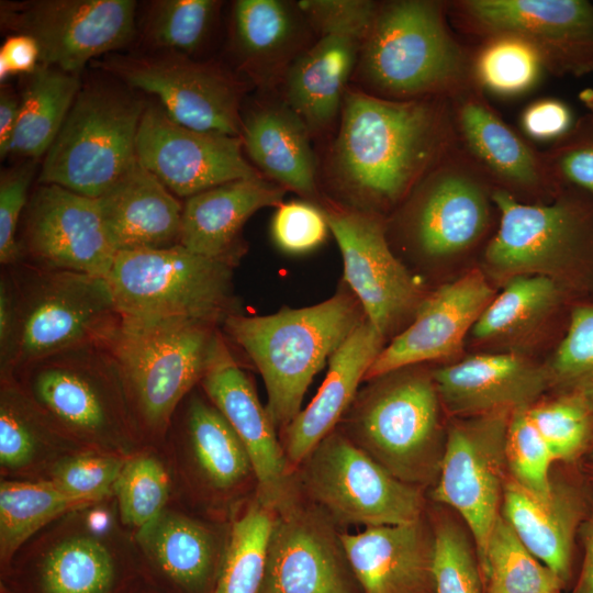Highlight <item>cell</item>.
I'll return each mask as SVG.
<instances>
[{"label": "cell", "mask_w": 593, "mask_h": 593, "mask_svg": "<svg viewBox=\"0 0 593 593\" xmlns=\"http://www.w3.org/2000/svg\"><path fill=\"white\" fill-rule=\"evenodd\" d=\"M13 378L63 433L115 443L130 432L134 417L119 368L104 344L53 354Z\"/></svg>", "instance_id": "10"}, {"label": "cell", "mask_w": 593, "mask_h": 593, "mask_svg": "<svg viewBox=\"0 0 593 593\" xmlns=\"http://www.w3.org/2000/svg\"><path fill=\"white\" fill-rule=\"evenodd\" d=\"M562 591L545 592V593H561Z\"/></svg>", "instance_id": "60"}, {"label": "cell", "mask_w": 593, "mask_h": 593, "mask_svg": "<svg viewBox=\"0 0 593 593\" xmlns=\"http://www.w3.org/2000/svg\"><path fill=\"white\" fill-rule=\"evenodd\" d=\"M450 100L345 92L331 154L340 204L380 216L406 198L456 145Z\"/></svg>", "instance_id": "1"}, {"label": "cell", "mask_w": 593, "mask_h": 593, "mask_svg": "<svg viewBox=\"0 0 593 593\" xmlns=\"http://www.w3.org/2000/svg\"><path fill=\"white\" fill-rule=\"evenodd\" d=\"M135 9L133 0L1 1L0 21L36 41L42 65L78 75L92 58L131 42Z\"/></svg>", "instance_id": "14"}, {"label": "cell", "mask_w": 593, "mask_h": 593, "mask_svg": "<svg viewBox=\"0 0 593 593\" xmlns=\"http://www.w3.org/2000/svg\"><path fill=\"white\" fill-rule=\"evenodd\" d=\"M310 130L286 103L261 105L242 121L249 158L267 179L306 199H316V157Z\"/></svg>", "instance_id": "30"}, {"label": "cell", "mask_w": 593, "mask_h": 593, "mask_svg": "<svg viewBox=\"0 0 593 593\" xmlns=\"http://www.w3.org/2000/svg\"><path fill=\"white\" fill-rule=\"evenodd\" d=\"M593 486L579 465L556 463L550 493L539 499L508 478L502 516L523 544L568 586L574 577V549L589 512Z\"/></svg>", "instance_id": "21"}, {"label": "cell", "mask_w": 593, "mask_h": 593, "mask_svg": "<svg viewBox=\"0 0 593 593\" xmlns=\"http://www.w3.org/2000/svg\"><path fill=\"white\" fill-rule=\"evenodd\" d=\"M331 530L294 504L277 513L259 593H350Z\"/></svg>", "instance_id": "25"}, {"label": "cell", "mask_w": 593, "mask_h": 593, "mask_svg": "<svg viewBox=\"0 0 593 593\" xmlns=\"http://www.w3.org/2000/svg\"><path fill=\"white\" fill-rule=\"evenodd\" d=\"M479 563L484 593H545L567 588L523 544L502 514L494 524Z\"/></svg>", "instance_id": "36"}, {"label": "cell", "mask_w": 593, "mask_h": 593, "mask_svg": "<svg viewBox=\"0 0 593 593\" xmlns=\"http://www.w3.org/2000/svg\"><path fill=\"white\" fill-rule=\"evenodd\" d=\"M555 393H570L593 404V303L571 309L567 332L546 367Z\"/></svg>", "instance_id": "44"}, {"label": "cell", "mask_w": 593, "mask_h": 593, "mask_svg": "<svg viewBox=\"0 0 593 593\" xmlns=\"http://www.w3.org/2000/svg\"><path fill=\"white\" fill-rule=\"evenodd\" d=\"M113 579L109 550L91 537L65 539L48 552L42 567L44 593H108Z\"/></svg>", "instance_id": "39"}, {"label": "cell", "mask_w": 593, "mask_h": 593, "mask_svg": "<svg viewBox=\"0 0 593 593\" xmlns=\"http://www.w3.org/2000/svg\"><path fill=\"white\" fill-rule=\"evenodd\" d=\"M492 299L493 290L479 270L440 286L423 299L412 322L383 347L365 380L456 355Z\"/></svg>", "instance_id": "23"}, {"label": "cell", "mask_w": 593, "mask_h": 593, "mask_svg": "<svg viewBox=\"0 0 593 593\" xmlns=\"http://www.w3.org/2000/svg\"><path fill=\"white\" fill-rule=\"evenodd\" d=\"M92 501L70 495L52 481H3L0 484V558L8 562L34 533L61 514Z\"/></svg>", "instance_id": "35"}, {"label": "cell", "mask_w": 593, "mask_h": 593, "mask_svg": "<svg viewBox=\"0 0 593 593\" xmlns=\"http://www.w3.org/2000/svg\"><path fill=\"white\" fill-rule=\"evenodd\" d=\"M286 189L264 176L199 192L182 205L178 245L235 267L246 251L243 227L257 211L279 206Z\"/></svg>", "instance_id": "27"}, {"label": "cell", "mask_w": 593, "mask_h": 593, "mask_svg": "<svg viewBox=\"0 0 593 593\" xmlns=\"http://www.w3.org/2000/svg\"><path fill=\"white\" fill-rule=\"evenodd\" d=\"M572 112L561 100L545 98L528 104L522 113V130L528 137L540 141H558L573 125Z\"/></svg>", "instance_id": "53"}, {"label": "cell", "mask_w": 593, "mask_h": 593, "mask_svg": "<svg viewBox=\"0 0 593 593\" xmlns=\"http://www.w3.org/2000/svg\"><path fill=\"white\" fill-rule=\"evenodd\" d=\"M33 175L31 164L1 172L0 178V262L13 267L22 261L18 238L21 215L29 203L27 192Z\"/></svg>", "instance_id": "52"}, {"label": "cell", "mask_w": 593, "mask_h": 593, "mask_svg": "<svg viewBox=\"0 0 593 593\" xmlns=\"http://www.w3.org/2000/svg\"><path fill=\"white\" fill-rule=\"evenodd\" d=\"M124 462L113 456H77L57 465L49 481L70 495L96 503L113 492Z\"/></svg>", "instance_id": "50"}, {"label": "cell", "mask_w": 593, "mask_h": 593, "mask_svg": "<svg viewBox=\"0 0 593 593\" xmlns=\"http://www.w3.org/2000/svg\"><path fill=\"white\" fill-rule=\"evenodd\" d=\"M305 460L310 493L340 522L372 527L423 517L422 488L399 480L339 433L332 432Z\"/></svg>", "instance_id": "12"}, {"label": "cell", "mask_w": 593, "mask_h": 593, "mask_svg": "<svg viewBox=\"0 0 593 593\" xmlns=\"http://www.w3.org/2000/svg\"><path fill=\"white\" fill-rule=\"evenodd\" d=\"M458 26L482 37L528 42L553 75L593 72V3L585 0H461L450 4Z\"/></svg>", "instance_id": "13"}, {"label": "cell", "mask_w": 593, "mask_h": 593, "mask_svg": "<svg viewBox=\"0 0 593 593\" xmlns=\"http://www.w3.org/2000/svg\"><path fill=\"white\" fill-rule=\"evenodd\" d=\"M580 101L593 113V88H585L579 92Z\"/></svg>", "instance_id": "59"}, {"label": "cell", "mask_w": 593, "mask_h": 593, "mask_svg": "<svg viewBox=\"0 0 593 593\" xmlns=\"http://www.w3.org/2000/svg\"><path fill=\"white\" fill-rule=\"evenodd\" d=\"M22 261L107 278L116 250L97 199L41 184L25 209Z\"/></svg>", "instance_id": "19"}, {"label": "cell", "mask_w": 593, "mask_h": 593, "mask_svg": "<svg viewBox=\"0 0 593 593\" xmlns=\"http://www.w3.org/2000/svg\"><path fill=\"white\" fill-rule=\"evenodd\" d=\"M506 460L510 479L536 497L546 499L549 495L556 461L527 409L511 415Z\"/></svg>", "instance_id": "47"}, {"label": "cell", "mask_w": 593, "mask_h": 593, "mask_svg": "<svg viewBox=\"0 0 593 593\" xmlns=\"http://www.w3.org/2000/svg\"><path fill=\"white\" fill-rule=\"evenodd\" d=\"M273 521L257 501L233 524L215 593H259Z\"/></svg>", "instance_id": "38"}, {"label": "cell", "mask_w": 593, "mask_h": 593, "mask_svg": "<svg viewBox=\"0 0 593 593\" xmlns=\"http://www.w3.org/2000/svg\"><path fill=\"white\" fill-rule=\"evenodd\" d=\"M452 418L528 409L550 389L546 367L513 354H482L433 371Z\"/></svg>", "instance_id": "24"}, {"label": "cell", "mask_w": 593, "mask_h": 593, "mask_svg": "<svg viewBox=\"0 0 593 593\" xmlns=\"http://www.w3.org/2000/svg\"><path fill=\"white\" fill-rule=\"evenodd\" d=\"M145 105L109 87L78 92L44 157L41 184L98 199L137 163L136 136Z\"/></svg>", "instance_id": "9"}, {"label": "cell", "mask_w": 593, "mask_h": 593, "mask_svg": "<svg viewBox=\"0 0 593 593\" xmlns=\"http://www.w3.org/2000/svg\"><path fill=\"white\" fill-rule=\"evenodd\" d=\"M513 412L452 418L437 480L435 502L451 508L469 529L480 559L501 515L510 478L506 436Z\"/></svg>", "instance_id": "11"}, {"label": "cell", "mask_w": 593, "mask_h": 593, "mask_svg": "<svg viewBox=\"0 0 593 593\" xmlns=\"http://www.w3.org/2000/svg\"><path fill=\"white\" fill-rule=\"evenodd\" d=\"M242 147L240 136L186 127L158 105L145 108L136 136L137 161L176 197L186 199L262 176L245 159Z\"/></svg>", "instance_id": "18"}, {"label": "cell", "mask_w": 593, "mask_h": 593, "mask_svg": "<svg viewBox=\"0 0 593 593\" xmlns=\"http://www.w3.org/2000/svg\"><path fill=\"white\" fill-rule=\"evenodd\" d=\"M500 221L484 259L496 275H546L568 287L593 266V199L563 190L548 203H527L493 189Z\"/></svg>", "instance_id": "7"}, {"label": "cell", "mask_w": 593, "mask_h": 593, "mask_svg": "<svg viewBox=\"0 0 593 593\" xmlns=\"http://www.w3.org/2000/svg\"><path fill=\"white\" fill-rule=\"evenodd\" d=\"M445 4L398 0L380 4L359 53L362 78L394 100L450 98L472 81V56L448 30Z\"/></svg>", "instance_id": "3"}, {"label": "cell", "mask_w": 593, "mask_h": 593, "mask_svg": "<svg viewBox=\"0 0 593 593\" xmlns=\"http://www.w3.org/2000/svg\"><path fill=\"white\" fill-rule=\"evenodd\" d=\"M234 37L251 63H269L282 55L295 36V19L278 0H238L233 9Z\"/></svg>", "instance_id": "42"}, {"label": "cell", "mask_w": 593, "mask_h": 593, "mask_svg": "<svg viewBox=\"0 0 593 593\" xmlns=\"http://www.w3.org/2000/svg\"><path fill=\"white\" fill-rule=\"evenodd\" d=\"M220 7L215 0H159L153 3L147 34L168 52L187 55L204 42Z\"/></svg>", "instance_id": "45"}, {"label": "cell", "mask_w": 593, "mask_h": 593, "mask_svg": "<svg viewBox=\"0 0 593 593\" xmlns=\"http://www.w3.org/2000/svg\"><path fill=\"white\" fill-rule=\"evenodd\" d=\"M113 492L123 523L141 529L163 514L169 479L155 458L135 457L124 462Z\"/></svg>", "instance_id": "46"}, {"label": "cell", "mask_w": 593, "mask_h": 593, "mask_svg": "<svg viewBox=\"0 0 593 593\" xmlns=\"http://www.w3.org/2000/svg\"><path fill=\"white\" fill-rule=\"evenodd\" d=\"M80 89L78 75L42 64L27 75L10 154L29 158L45 155Z\"/></svg>", "instance_id": "32"}, {"label": "cell", "mask_w": 593, "mask_h": 593, "mask_svg": "<svg viewBox=\"0 0 593 593\" xmlns=\"http://www.w3.org/2000/svg\"><path fill=\"white\" fill-rule=\"evenodd\" d=\"M449 100L458 146L496 189L515 198L516 192H562L544 154L500 118L475 80Z\"/></svg>", "instance_id": "22"}, {"label": "cell", "mask_w": 593, "mask_h": 593, "mask_svg": "<svg viewBox=\"0 0 593 593\" xmlns=\"http://www.w3.org/2000/svg\"><path fill=\"white\" fill-rule=\"evenodd\" d=\"M567 290L563 282L546 275L511 277L474 323L472 335L481 340L515 335L552 313Z\"/></svg>", "instance_id": "34"}, {"label": "cell", "mask_w": 593, "mask_h": 593, "mask_svg": "<svg viewBox=\"0 0 593 593\" xmlns=\"http://www.w3.org/2000/svg\"><path fill=\"white\" fill-rule=\"evenodd\" d=\"M12 277L20 334L11 377L75 347L104 344L120 321L107 278L36 267L7 268Z\"/></svg>", "instance_id": "8"}, {"label": "cell", "mask_w": 593, "mask_h": 593, "mask_svg": "<svg viewBox=\"0 0 593 593\" xmlns=\"http://www.w3.org/2000/svg\"><path fill=\"white\" fill-rule=\"evenodd\" d=\"M187 317H121L104 345L119 368L133 417L163 433L183 396L201 382L222 335Z\"/></svg>", "instance_id": "4"}, {"label": "cell", "mask_w": 593, "mask_h": 593, "mask_svg": "<svg viewBox=\"0 0 593 593\" xmlns=\"http://www.w3.org/2000/svg\"><path fill=\"white\" fill-rule=\"evenodd\" d=\"M41 64L40 47L34 38L25 34L10 35L0 48L1 85L14 75H30Z\"/></svg>", "instance_id": "55"}, {"label": "cell", "mask_w": 593, "mask_h": 593, "mask_svg": "<svg viewBox=\"0 0 593 593\" xmlns=\"http://www.w3.org/2000/svg\"><path fill=\"white\" fill-rule=\"evenodd\" d=\"M97 200L116 251L178 244L182 204L138 161Z\"/></svg>", "instance_id": "29"}, {"label": "cell", "mask_w": 593, "mask_h": 593, "mask_svg": "<svg viewBox=\"0 0 593 593\" xmlns=\"http://www.w3.org/2000/svg\"><path fill=\"white\" fill-rule=\"evenodd\" d=\"M328 231L323 209L310 201L282 202L270 225L277 247L292 255L314 250L324 243Z\"/></svg>", "instance_id": "49"}, {"label": "cell", "mask_w": 593, "mask_h": 593, "mask_svg": "<svg viewBox=\"0 0 593 593\" xmlns=\"http://www.w3.org/2000/svg\"><path fill=\"white\" fill-rule=\"evenodd\" d=\"M578 539L582 546V561L572 593H593V494L589 512L580 527Z\"/></svg>", "instance_id": "56"}, {"label": "cell", "mask_w": 593, "mask_h": 593, "mask_svg": "<svg viewBox=\"0 0 593 593\" xmlns=\"http://www.w3.org/2000/svg\"><path fill=\"white\" fill-rule=\"evenodd\" d=\"M489 179L456 145L413 189L406 232L428 259H444L473 246L490 223Z\"/></svg>", "instance_id": "16"}, {"label": "cell", "mask_w": 593, "mask_h": 593, "mask_svg": "<svg viewBox=\"0 0 593 593\" xmlns=\"http://www.w3.org/2000/svg\"><path fill=\"white\" fill-rule=\"evenodd\" d=\"M544 69L538 52L528 42L508 34L484 38L472 56V74L478 86L502 97L529 91Z\"/></svg>", "instance_id": "41"}, {"label": "cell", "mask_w": 593, "mask_h": 593, "mask_svg": "<svg viewBox=\"0 0 593 593\" xmlns=\"http://www.w3.org/2000/svg\"><path fill=\"white\" fill-rule=\"evenodd\" d=\"M371 380L347 416L351 440L399 480L435 484L447 428L432 374L406 367Z\"/></svg>", "instance_id": "5"}, {"label": "cell", "mask_w": 593, "mask_h": 593, "mask_svg": "<svg viewBox=\"0 0 593 593\" xmlns=\"http://www.w3.org/2000/svg\"><path fill=\"white\" fill-rule=\"evenodd\" d=\"M233 269L177 244L118 251L107 281L121 317H187L221 327L240 313Z\"/></svg>", "instance_id": "6"}, {"label": "cell", "mask_w": 593, "mask_h": 593, "mask_svg": "<svg viewBox=\"0 0 593 593\" xmlns=\"http://www.w3.org/2000/svg\"><path fill=\"white\" fill-rule=\"evenodd\" d=\"M362 43L349 34H325L289 66L284 103L311 133L329 125L342 110L346 82Z\"/></svg>", "instance_id": "31"}, {"label": "cell", "mask_w": 593, "mask_h": 593, "mask_svg": "<svg viewBox=\"0 0 593 593\" xmlns=\"http://www.w3.org/2000/svg\"><path fill=\"white\" fill-rule=\"evenodd\" d=\"M20 101L8 86H1L0 92V156L10 154V148L18 124Z\"/></svg>", "instance_id": "57"}, {"label": "cell", "mask_w": 593, "mask_h": 593, "mask_svg": "<svg viewBox=\"0 0 593 593\" xmlns=\"http://www.w3.org/2000/svg\"><path fill=\"white\" fill-rule=\"evenodd\" d=\"M365 593H436L434 534L423 517L338 536Z\"/></svg>", "instance_id": "26"}, {"label": "cell", "mask_w": 593, "mask_h": 593, "mask_svg": "<svg viewBox=\"0 0 593 593\" xmlns=\"http://www.w3.org/2000/svg\"><path fill=\"white\" fill-rule=\"evenodd\" d=\"M101 66L131 87L155 94L178 124L240 136L242 85L219 67L172 52L111 57Z\"/></svg>", "instance_id": "17"}, {"label": "cell", "mask_w": 593, "mask_h": 593, "mask_svg": "<svg viewBox=\"0 0 593 593\" xmlns=\"http://www.w3.org/2000/svg\"><path fill=\"white\" fill-rule=\"evenodd\" d=\"M384 342L366 320L332 355L316 395L283 428V449L289 462L301 463L333 432L354 403L358 385L383 349Z\"/></svg>", "instance_id": "28"}, {"label": "cell", "mask_w": 593, "mask_h": 593, "mask_svg": "<svg viewBox=\"0 0 593 593\" xmlns=\"http://www.w3.org/2000/svg\"><path fill=\"white\" fill-rule=\"evenodd\" d=\"M365 321L359 301L343 282L318 304L260 316L235 313L221 329L261 374L266 410L276 428H286L301 412L313 378Z\"/></svg>", "instance_id": "2"}, {"label": "cell", "mask_w": 593, "mask_h": 593, "mask_svg": "<svg viewBox=\"0 0 593 593\" xmlns=\"http://www.w3.org/2000/svg\"><path fill=\"white\" fill-rule=\"evenodd\" d=\"M432 528L435 592L484 593L477 548L465 523L445 515Z\"/></svg>", "instance_id": "43"}, {"label": "cell", "mask_w": 593, "mask_h": 593, "mask_svg": "<svg viewBox=\"0 0 593 593\" xmlns=\"http://www.w3.org/2000/svg\"><path fill=\"white\" fill-rule=\"evenodd\" d=\"M200 383L248 454L257 479L258 502L273 513L294 504L289 460L277 439L276 426L260 404L249 377L235 360L224 334Z\"/></svg>", "instance_id": "20"}, {"label": "cell", "mask_w": 593, "mask_h": 593, "mask_svg": "<svg viewBox=\"0 0 593 593\" xmlns=\"http://www.w3.org/2000/svg\"><path fill=\"white\" fill-rule=\"evenodd\" d=\"M556 463L579 465L593 451V404L580 395L555 393L527 409Z\"/></svg>", "instance_id": "40"}, {"label": "cell", "mask_w": 593, "mask_h": 593, "mask_svg": "<svg viewBox=\"0 0 593 593\" xmlns=\"http://www.w3.org/2000/svg\"><path fill=\"white\" fill-rule=\"evenodd\" d=\"M144 550L178 584L200 588L208 579L214 556V541L206 528L184 516L163 512L138 529Z\"/></svg>", "instance_id": "33"}, {"label": "cell", "mask_w": 593, "mask_h": 593, "mask_svg": "<svg viewBox=\"0 0 593 593\" xmlns=\"http://www.w3.org/2000/svg\"><path fill=\"white\" fill-rule=\"evenodd\" d=\"M580 468L588 482L593 486V451L581 461Z\"/></svg>", "instance_id": "58"}, {"label": "cell", "mask_w": 593, "mask_h": 593, "mask_svg": "<svg viewBox=\"0 0 593 593\" xmlns=\"http://www.w3.org/2000/svg\"><path fill=\"white\" fill-rule=\"evenodd\" d=\"M544 157L561 190L593 199V113L577 120Z\"/></svg>", "instance_id": "48"}, {"label": "cell", "mask_w": 593, "mask_h": 593, "mask_svg": "<svg viewBox=\"0 0 593 593\" xmlns=\"http://www.w3.org/2000/svg\"><path fill=\"white\" fill-rule=\"evenodd\" d=\"M187 429L197 462L213 486L233 488L253 471L243 443L213 404L192 399Z\"/></svg>", "instance_id": "37"}, {"label": "cell", "mask_w": 593, "mask_h": 593, "mask_svg": "<svg viewBox=\"0 0 593 593\" xmlns=\"http://www.w3.org/2000/svg\"><path fill=\"white\" fill-rule=\"evenodd\" d=\"M344 261V282L359 301L366 320L385 339L425 296L393 254L381 216L327 202L320 205Z\"/></svg>", "instance_id": "15"}, {"label": "cell", "mask_w": 593, "mask_h": 593, "mask_svg": "<svg viewBox=\"0 0 593 593\" xmlns=\"http://www.w3.org/2000/svg\"><path fill=\"white\" fill-rule=\"evenodd\" d=\"M20 334L16 294L11 273L2 270L0 277V371L10 378Z\"/></svg>", "instance_id": "54"}, {"label": "cell", "mask_w": 593, "mask_h": 593, "mask_svg": "<svg viewBox=\"0 0 593 593\" xmlns=\"http://www.w3.org/2000/svg\"><path fill=\"white\" fill-rule=\"evenodd\" d=\"M296 7L321 36L340 33L365 41L380 4L370 0H301Z\"/></svg>", "instance_id": "51"}]
</instances>
